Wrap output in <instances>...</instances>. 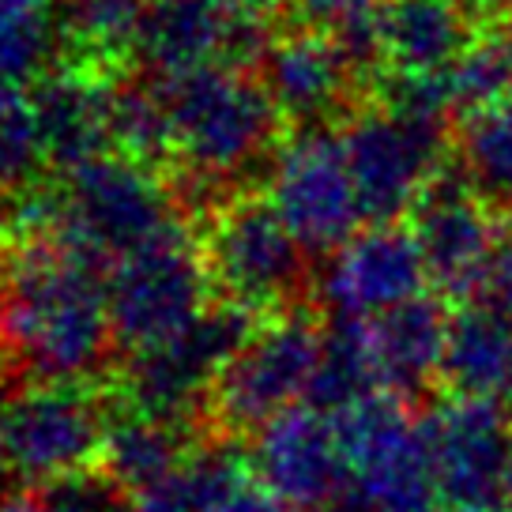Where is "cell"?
Masks as SVG:
<instances>
[{
  "mask_svg": "<svg viewBox=\"0 0 512 512\" xmlns=\"http://www.w3.org/2000/svg\"><path fill=\"white\" fill-rule=\"evenodd\" d=\"M204 256L226 298L253 313L287 302L305 279L302 241L268 200H238L219 211Z\"/></svg>",
  "mask_w": 512,
  "mask_h": 512,
  "instance_id": "30bf717a",
  "label": "cell"
},
{
  "mask_svg": "<svg viewBox=\"0 0 512 512\" xmlns=\"http://www.w3.org/2000/svg\"><path fill=\"white\" fill-rule=\"evenodd\" d=\"M347 456V494L362 512H437L441 490L433 479L422 418L407 400L377 392L336 418Z\"/></svg>",
  "mask_w": 512,
  "mask_h": 512,
  "instance_id": "277c9868",
  "label": "cell"
},
{
  "mask_svg": "<svg viewBox=\"0 0 512 512\" xmlns=\"http://www.w3.org/2000/svg\"><path fill=\"white\" fill-rule=\"evenodd\" d=\"M106 418L80 384H38L8 403L12 471L27 482L80 475L106 445Z\"/></svg>",
  "mask_w": 512,
  "mask_h": 512,
  "instance_id": "5bb4252c",
  "label": "cell"
},
{
  "mask_svg": "<svg viewBox=\"0 0 512 512\" xmlns=\"http://www.w3.org/2000/svg\"><path fill=\"white\" fill-rule=\"evenodd\" d=\"M415 241L430 283L448 298L482 294L486 272L501 249L494 211L464 174H441L415 208Z\"/></svg>",
  "mask_w": 512,
  "mask_h": 512,
  "instance_id": "9a60e30c",
  "label": "cell"
},
{
  "mask_svg": "<svg viewBox=\"0 0 512 512\" xmlns=\"http://www.w3.org/2000/svg\"><path fill=\"white\" fill-rule=\"evenodd\" d=\"M354 72L339 42L320 27L290 31L268 42L264 49V76L275 110L302 128H320L336 117L351 98Z\"/></svg>",
  "mask_w": 512,
  "mask_h": 512,
  "instance_id": "e0dca14e",
  "label": "cell"
},
{
  "mask_svg": "<svg viewBox=\"0 0 512 512\" xmlns=\"http://www.w3.org/2000/svg\"><path fill=\"white\" fill-rule=\"evenodd\" d=\"M113 343L140 354L159 347L208 313L211 268L185 226L177 223L140 253L113 264L110 279Z\"/></svg>",
  "mask_w": 512,
  "mask_h": 512,
  "instance_id": "5b68a950",
  "label": "cell"
},
{
  "mask_svg": "<svg viewBox=\"0 0 512 512\" xmlns=\"http://www.w3.org/2000/svg\"><path fill=\"white\" fill-rule=\"evenodd\" d=\"M464 4H490V0H464Z\"/></svg>",
  "mask_w": 512,
  "mask_h": 512,
  "instance_id": "60d3db41",
  "label": "cell"
},
{
  "mask_svg": "<svg viewBox=\"0 0 512 512\" xmlns=\"http://www.w3.org/2000/svg\"><path fill=\"white\" fill-rule=\"evenodd\" d=\"M151 0H64V27L87 49L113 53L136 42Z\"/></svg>",
  "mask_w": 512,
  "mask_h": 512,
  "instance_id": "83f0119b",
  "label": "cell"
},
{
  "mask_svg": "<svg viewBox=\"0 0 512 512\" xmlns=\"http://www.w3.org/2000/svg\"><path fill=\"white\" fill-rule=\"evenodd\" d=\"M113 140L128 159H159L170 151V117L162 102L159 83H136V87H113L110 110Z\"/></svg>",
  "mask_w": 512,
  "mask_h": 512,
  "instance_id": "4316f807",
  "label": "cell"
},
{
  "mask_svg": "<svg viewBox=\"0 0 512 512\" xmlns=\"http://www.w3.org/2000/svg\"><path fill=\"white\" fill-rule=\"evenodd\" d=\"M448 320L452 313L445 309V302L430 294H418L415 302L369 320V351H373L381 392L411 400L433 381H441Z\"/></svg>",
  "mask_w": 512,
  "mask_h": 512,
  "instance_id": "ac0fdd59",
  "label": "cell"
},
{
  "mask_svg": "<svg viewBox=\"0 0 512 512\" xmlns=\"http://www.w3.org/2000/svg\"><path fill=\"white\" fill-rule=\"evenodd\" d=\"M381 34L392 72H448L475 38L464 0H381Z\"/></svg>",
  "mask_w": 512,
  "mask_h": 512,
  "instance_id": "44dd1931",
  "label": "cell"
},
{
  "mask_svg": "<svg viewBox=\"0 0 512 512\" xmlns=\"http://www.w3.org/2000/svg\"><path fill=\"white\" fill-rule=\"evenodd\" d=\"M445 512H509V509H501V505H448Z\"/></svg>",
  "mask_w": 512,
  "mask_h": 512,
  "instance_id": "f35d334b",
  "label": "cell"
},
{
  "mask_svg": "<svg viewBox=\"0 0 512 512\" xmlns=\"http://www.w3.org/2000/svg\"><path fill=\"white\" fill-rule=\"evenodd\" d=\"M256 336L253 309L238 302L211 305L204 317L159 347L132 354L125 373L128 400L140 415L174 422L185 418L219 384L226 366Z\"/></svg>",
  "mask_w": 512,
  "mask_h": 512,
  "instance_id": "ba28073f",
  "label": "cell"
},
{
  "mask_svg": "<svg viewBox=\"0 0 512 512\" xmlns=\"http://www.w3.org/2000/svg\"><path fill=\"white\" fill-rule=\"evenodd\" d=\"M49 12V0H0V19H38Z\"/></svg>",
  "mask_w": 512,
  "mask_h": 512,
  "instance_id": "d590c367",
  "label": "cell"
},
{
  "mask_svg": "<svg viewBox=\"0 0 512 512\" xmlns=\"http://www.w3.org/2000/svg\"><path fill=\"white\" fill-rule=\"evenodd\" d=\"M155 83L170 117V151L196 177L230 181L272 151L283 113L268 87L234 64H208Z\"/></svg>",
  "mask_w": 512,
  "mask_h": 512,
  "instance_id": "3957f363",
  "label": "cell"
},
{
  "mask_svg": "<svg viewBox=\"0 0 512 512\" xmlns=\"http://www.w3.org/2000/svg\"><path fill=\"white\" fill-rule=\"evenodd\" d=\"M31 110L42 128L49 162L61 170H76L106 155V140H113V87H102L87 72H64L34 91Z\"/></svg>",
  "mask_w": 512,
  "mask_h": 512,
  "instance_id": "ffe728a7",
  "label": "cell"
},
{
  "mask_svg": "<svg viewBox=\"0 0 512 512\" xmlns=\"http://www.w3.org/2000/svg\"><path fill=\"white\" fill-rule=\"evenodd\" d=\"M448 132L441 121L407 117L388 106L358 113L343 128V147L369 223H396L445 174Z\"/></svg>",
  "mask_w": 512,
  "mask_h": 512,
  "instance_id": "52a82bcc",
  "label": "cell"
},
{
  "mask_svg": "<svg viewBox=\"0 0 512 512\" xmlns=\"http://www.w3.org/2000/svg\"><path fill=\"white\" fill-rule=\"evenodd\" d=\"M208 4L226 12V16L241 19V23H256V27H264L268 16H275L283 8V0H208Z\"/></svg>",
  "mask_w": 512,
  "mask_h": 512,
  "instance_id": "836d02e7",
  "label": "cell"
},
{
  "mask_svg": "<svg viewBox=\"0 0 512 512\" xmlns=\"http://www.w3.org/2000/svg\"><path fill=\"white\" fill-rule=\"evenodd\" d=\"M219 512H294V509H290V505H283L275 494H268L264 486H253V482H249V486H245V490H238V494L230 497Z\"/></svg>",
  "mask_w": 512,
  "mask_h": 512,
  "instance_id": "e575fe53",
  "label": "cell"
},
{
  "mask_svg": "<svg viewBox=\"0 0 512 512\" xmlns=\"http://www.w3.org/2000/svg\"><path fill=\"white\" fill-rule=\"evenodd\" d=\"M377 392H381V381L369 351L366 320H332V328H324V351H320L317 377L309 384L305 403L339 418Z\"/></svg>",
  "mask_w": 512,
  "mask_h": 512,
  "instance_id": "7402d4cb",
  "label": "cell"
},
{
  "mask_svg": "<svg viewBox=\"0 0 512 512\" xmlns=\"http://www.w3.org/2000/svg\"><path fill=\"white\" fill-rule=\"evenodd\" d=\"M132 49L155 80L196 72L208 64H238L264 53V27L241 23L208 0H151Z\"/></svg>",
  "mask_w": 512,
  "mask_h": 512,
  "instance_id": "2e32d148",
  "label": "cell"
},
{
  "mask_svg": "<svg viewBox=\"0 0 512 512\" xmlns=\"http://www.w3.org/2000/svg\"><path fill=\"white\" fill-rule=\"evenodd\" d=\"M381 106L407 113V117L441 121L445 125L448 113L456 110V95H452L448 72H392L388 83H384Z\"/></svg>",
  "mask_w": 512,
  "mask_h": 512,
  "instance_id": "f546056e",
  "label": "cell"
},
{
  "mask_svg": "<svg viewBox=\"0 0 512 512\" xmlns=\"http://www.w3.org/2000/svg\"><path fill=\"white\" fill-rule=\"evenodd\" d=\"M460 174L482 196H512V95L464 117Z\"/></svg>",
  "mask_w": 512,
  "mask_h": 512,
  "instance_id": "cb8c5ba5",
  "label": "cell"
},
{
  "mask_svg": "<svg viewBox=\"0 0 512 512\" xmlns=\"http://www.w3.org/2000/svg\"><path fill=\"white\" fill-rule=\"evenodd\" d=\"M256 482L294 512H324L347 494V456L339 426L309 403L264 422L249 452Z\"/></svg>",
  "mask_w": 512,
  "mask_h": 512,
  "instance_id": "7c38bea8",
  "label": "cell"
},
{
  "mask_svg": "<svg viewBox=\"0 0 512 512\" xmlns=\"http://www.w3.org/2000/svg\"><path fill=\"white\" fill-rule=\"evenodd\" d=\"M422 433L445 505H497L505 497L512 460V422L505 407L452 396L422 418Z\"/></svg>",
  "mask_w": 512,
  "mask_h": 512,
  "instance_id": "4fadbf2b",
  "label": "cell"
},
{
  "mask_svg": "<svg viewBox=\"0 0 512 512\" xmlns=\"http://www.w3.org/2000/svg\"><path fill=\"white\" fill-rule=\"evenodd\" d=\"M12 467V452H8V403L0 400V479Z\"/></svg>",
  "mask_w": 512,
  "mask_h": 512,
  "instance_id": "8d00e7d4",
  "label": "cell"
},
{
  "mask_svg": "<svg viewBox=\"0 0 512 512\" xmlns=\"http://www.w3.org/2000/svg\"><path fill=\"white\" fill-rule=\"evenodd\" d=\"M38 512H136V501L125 486L106 475H68L49 482L38 497Z\"/></svg>",
  "mask_w": 512,
  "mask_h": 512,
  "instance_id": "4dcf8cb0",
  "label": "cell"
},
{
  "mask_svg": "<svg viewBox=\"0 0 512 512\" xmlns=\"http://www.w3.org/2000/svg\"><path fill=\"white\" fill-rule=\"evenodd\" d=\"M505 509L512 512V460H509V479H505Z\"/></svg>",
  "mask_w": 512,
  "mask_h": 512,
  "instance_id": "ab89813d",
  "label": "cell"
},
{
  "mask_svg": "<svg viewBox=\"0 0 512 512\" xmlns=\"http://www.w3.org/2000/svg\"><path fill=\"white\" fill-rule=\"evenodd\" d=\"M0 238H4V215H0Z\"/></svg>",
  "mask_w": 512,
  "mask_h": 512,
  "instance_id": "b9f144b4",
  "label": "cell"
},
{
  "mask_svg": "<svg viewBox=\"0 0 512 512\" xmlns=\"http://www.w3.org/2000/svg\"><path fill=\"white\" fill-rule=\"evenodd\" d=\"M441 381L452 396L512 407V317L490 302L460 305L448 320Z\"/></svg>",
  "mask_w": 512,
  "mask_h": 512,
  "instance_id": "d6986e66",
  "label": "cell"
},
{
  "mask_svg": "<svg viewBox=\"0 0 512 512\" xmlns=\"http://www.w3.org/2000/svg\"><path fill=\"white\" fill-rule=\"evenodd\" d=\"M113 343L110 287L98 264L61 249L31 245L0 279V347L42 384L95 377Z\"/></svg>",
  "mask_w": 512,
  "mask_h": 512,
  "instance_id": "6da1fadb",
  "label": "cell"
},
{
  "mask_svg": "<svg viewBox=\"0 0 512 512\" xmlns=\"http://www.w3.org/2000/svg\"><path fill=\"white\" fill-rule=\"evenodd\" d=\"M324 332L302 313L256 328V336L238 351L215 384V415L230 430H260L309 396L317 377Z\"/></svg>",
  "mask_w": 512,
  "mask_h": 512,
  "instance_id": "9c48e42d",
  "label": "cell"
},
{
  "mask_svg": "<svg viewBox=\"0 0 512 512\" xmlns=\"http://www.w3.org/2000/svg\"><path fill=\"white\" fill-rule=\"evenodd\" d=\"M482 302H490L494 309H501V313H509L512 317V238L501 241L494 264H490V272H486Z\"/></svg>",
  "mask_w": 512,
  "mask_h": 512,
  "instance_id": "d6a6232c",
  "label": "cell"
},
{
  "mask_svg": "<svg viewBox=\"0 0 512 512\" xmlns=\"http://www.w3.org/2000/svg\"><path fill=\"white\" fill-rule=\"evenodd\" d=\"M181 460H185V452H181L174 422L136 411L106 430L102 464H106V475L117 486H125L128 494H144L147 486L166 479Z\"/></svg>",
  "mask_w": 512,
  "mask_h": 512,
  "instance_id": "603a6c76",
  "label": "cell"
},
{
  "mask_svg": "<svg viewBox=\"0 0 512 512\" xmlns=\"http://www.w3.org/2000/svg\"><path fill=\"white\" fill-rule=\"evenodd\" d=\"M373 4H381V0H298V12L320 31H336L339 23H347L351 16L366 12Z\"/></svg>",
  "mask_w": 512,
  "mask_h": 512,
  "instance_id": "1f68e13d",
  "label": "cell"
},
{
  "mask_svg": "<svg viewBox=\"0 0 512 512\" xmlns=\"http://www.w3.org/2000/svg\"><path fill=\"white\" fill-rule=\"evenodd\" d=\"M509 226H512V196H509Z\"/></svg>",
  "mask_w": 512,
  "mask_h": 512,
  "instance_id": "7bdbcfd3",
  "label": "cell"
},
{
  "mask_svg": "<svg viewBox=\"0 0 512 512\" xmlns=\"http://www.w3.org/2000/svg\"><path fill=\"white\" fill-rule=\"evenodd\" d=\"M0 512H38V501H31V497H0Z\"/></svg>",
  "mask_w": 512,
  "mask_h": 512,
  "instance_id": "74e56055",
  "label": "cell"
},
{
  "mask_svg": "<svg viewBox=\"0 0 512 512\" xmlns=\"http://www.w3.org/2000/svg\"><path fill=\"white\" fill-rule=\"evenodd\" d=\"M430 272L415 230L400 223L362 226L328 256L317 279L320 302L336 320H377L426 294Z\"/></svg>",
  "mask_w": 512,
  "mask_h": 512,
  "instance_id": "8fae6325",
  "label": "cell"
},
{
  "mask_svg": "<svg viewBox=\"0 0 512 512\" xmlns=\"http://www.w3.org/2000/svg\"><path fill=\"white\" fill-rule=\"evenodd\" d=\"M456 110H482L497 98L512 95V16L482 27L460 61L448 68Z\"/></svg>",
  "mask_w": 512,
  "mask_h": 512,
  "instance_id": "d4e9b609",
  "label": "cell"
},
{
  "mask_svg": "<svg viewBox=\"0 0 512 512\" xmlns=\"http://www.w3.org/2000/svg\"><path fill=\"white\" fill-rule=\"evenodd\" d=\"M53 53L49 16L0 19V121L27 102L31 83L42 76Z\"/></svg>",
  "mask_w": 512,
  "mask_h": 512,
  "instance_id": "484cf974",
  "label": "cell"
},
{
  "mask_svg": "<svg viewBox=\"0 0 512 512\" xmlns=\"http://www.w3.org/2000/svg\"><path fill=\"white\" fill-rule=\"evenodd\" d=\"M268 204L302 241L305 253H336L362 223V196L354 185L343 132L302 128L275 151L268 174Z\"/></svg>",
  "mask_w": 512,
  "mask_h": 512,
  "instance_id": "8992f818",
  "label": "cell"
},
{
  "mask_svg": "<svg viewBox=\"0 0 512 512\" xmlns=\"http://www.w3.org/2000/svg\"><path fill=\"white\" fill-rule=\"evenodd\" d=\"M19 223L46 230L49 241L91 264H117L177 226L174 200L147 162L98 155L68 170L57 192L23 200Z\"/></svg>",
  "mask_w": 512,
  "mask_h": 512,
  "instance_id": "7a4b0ae2",
  "label": "cell"
},
{
  "mask_svg": "<svg viewBox=\"0 0 512 512\" xmlns=\"http://www.w3.org/2000/svg\"><path fill=\"white\" fill-rule=\"evenodd\" d=\"M46 162V140L27 98L19 110L0 121V192H27Z\"/></svg>",
  "mask_w": 512,
  "mask_h": 512,
  "instance_id": "f1b7e54d",
  "label": "cell"
}]
</instances>
